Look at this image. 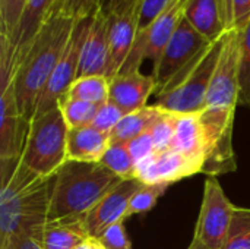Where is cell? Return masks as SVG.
<instances>
[{
    "label": "cell",
    "mask_w": 250,
    "mask_h": 249,
    "mask_svg": "<svg viewBox=\"0 0 250 249\" xmlns=\"http://www.w3.org/2000/svg\"><path fill=\"white\" fill-rule=\"evenodd\" d=\"M126 114L127 113L125 110H122L117 104H114L111 101H107V103L100 106L98 113H97V116H95L91 126H94L95 129L110 135L113 132V129L119 125V122Z\"/></svg>",
    "instance_id": "33"
},
{
    "label": "cell",
    "mask_w": 250,
    "mask_h": 249,
    "mask_svg": "<svg viewBox=\"0 0 250 249\" xmlns=\"http://www.w3.org/2000/svg\"><path fill=\"white\" fill-rule=\"evenodd\" d=\"M91 19H92V16L82 19V21H76L75 28L70 35V40L67 43V47H66L60 62L57 63L54 72L51 73L45 88L42 90V92L37 101L35 112H34L32 117L44 114V113L56 109L59 101L62 100V97L69 91L70 85L76 81L78 70H79L81 50H82L88 28L91 25Z\"/></svg>",
    "instance_id": "12"
},
{
    "label": "cell",
    "mask_w": 250,
    "mask_h": 249,
    "mask_svg": "<svg viewBox=\"0 0 250 249\" xmlns=\"http://www.w3.org/2000/svg\"><path fill=\"white\" fill-rule=\"evenodd\" d=\"M240 95V29L223 37L220 57L207 95L205 109L236 112ZM204 109V110H205Z\"/></svg>",
    "instance_id": "8"
},
{
    "label": "cell",
    "mask_w": 250,
    "mask_h": 249,
    "mask_svg": "<svg viewBox=\"0 0 250 249\" xmlns=\"http://www.w3.org/2000/svg\"><path fill=\"white\" fill-rule=\"evenodd\" d=\"M221 249H250V208L236 207Z\"/></svg>",
    "instance_id": "27"
},
{
    "label": "cell",
    "mask_w": 250,
    "mask_h": 249,
    "mask_svg": "<svg viewBox=\"0 0 250 249\" xmlns=\"http://www.w3.org/2000/svg\"><path fill=\"white\" fill-rule=\"evenodd\" d=\"M75 23L67 16L50 15L15 73L12 85L16 101L28 120L32 119L37 101L67 47Z\"/></svg>",
    "instance_id": "2"
},
{
    "label": "cell",
    "mask_w": 250,
    "mask_h": 249,
    "mask_svg": "<svg viewBox=\"0 0 250 249\" xmlns=\"http://www.w3.org/2000/svg\"><path fill=\"white\" fill-rule=\"evenodd\" d=\"M108 16V63L105 76L108 79L120 73L127 56L130 54L133 44L139 32V18H141V0L127 7L123 12L111 13Z\"/></svg>",
    "instance_id": "13"
},
{
    "label": "cell",
    "mask_w": 250,
    "mask_h": 249,
    "mask_svg": "<svg viewBox=\"0 0 250 249\" xmlns=\"http://www.w3.org/2000/svg\"><path fill=\"white\" fill-rule=\"evenodd\" d=\"M31 120L19 110L13 85L0 91V160L22 157Z\"/></svg>",
    "instance_id": "15"
},
{
    "label": "cell",
    "mask_w": 250,
    "mask_h": 249,
    "mask_svg": "<svg viewBox=\"0 0 250 249\" xmlns=\"http://www.w3.org/2000/svg\"><path fill=\"white\" fill-rule=\"evenodd\" d=\"M209 43L183 16L167 43L160 59L154 63L152 76L157 84L155 95L161 92Z\"/></svg>",
    "instance_id": "10"
},
{
    "label": "cell",
    "mask_w": 250,
    "mask_h": 249,
    "mask_svg": "<svg viewBox=\"0 0 250 249\" xmlns=\"http://www.w3.org/2000/svg\"><path fill=\"white\" fill-rule=\"evenodd\" d=\"M126 145H127V148H129V151L133 156V158H135L136 163H139L144 158H146V157H149V156H152V154L157 153L151 132H146L144 135H139L138 138L132 139Z\"/></svg>",
    "instance_id": "36"
},
{
    "label": "cell",
    "mask_w": 250,
    "mask_h": 249,
    "mask_svg": "<svg viewBox=\"0 0 250 249\" xmlns=\"http://www.w3.org/2000/svg\"><path fill=\"white\" fill-rule=\"evenodd\" d=\"M89 239L83 220L62 219L47 222L38 242L42 249H75Z\"/></svg>",
    "instance_id": "21"
},
{
    "label": "cell",
    "mask_w": 250,
    "mask_h": 249,
    "mask_svg": "<svg viewBox=\"0 0 250 249\" xmlns=\"http://www.w3.org/2000/svg\"><path fill=\"white\" fill-rule=\"evenodd\" d=\"M166 113V110L157 107L155 104L145 106L139 110L127 113L110 134L111 144H127L139 135L151 132L152 126Z\"/></svg>",
    "instance_id": "22"
},
{
    "label": "cell",
    "mask_w": 250,
    "mask_h": 249,
    "mask_svg": "<svg viewBox=\"0 0 250 249\" xmlns=\"http://www.w3.org/2000/svg\"><path fill=\"white\" fill-rule=\"evenodd\" d=\"M101 6V0H59L51 13L67 16L73 21H82L94 16Z\"/></svg>",
    "instance_id": "30"
},
{
    "label": "cell",
    "mask_w": 250,
    "mask_h": 249,
    "mask_svg": "<svg viewBox=\"0 0 250 249\" xmlns=\"http://www.w3.org/2000/svg\"><path fill=\"white\" fill-rule=\"evenodd\" d=\"M28 0H0V35L10 38L18 28Z\"/></svg>",
    "instance_id": "31"
},
{
    "label": "cell",
    "mask_w": 250,
    "mask_h": 249,
    "mask_svg": "<svg viewBox=\"0 0 250 249\" xmlns=\"http://www.w3.org/2000/svg\"><path fill=\"white\" fill-rule=\"evenodd\" d=\"M236 207L227 198L217 178L208 176L195 227V236L209 249H221L227 238Z\"/></svg>",
    "instance_id": "11"
},
{
    "label": "cell",
    "mask_w": 250,
    "mask_h": 249,
    "mask_svg": "<svg viewBox=\"0 0 250 249\" xmlns=\"http://www.w3.org/2000/svg\"><path fill=\"white\" fill-rule=\"evenodd\" d=\"M171 0H141V18H139V31L145 29L155 18L170 4Z\"/></svg>",
    "instance_id": "37"
},
{
    "label": "cell",
    "mask_w": 250,
    "mask_h": 249,
    "mask_svg": "<svg viewBox=\"0 0 250 249\" xmlns=\"http://www.w3.org/2000/svg\"><path fill=\"white\" fill-rule=\"evenodd\" d=\"M183 16L209 43L218 41L229 31L224 0H188Z\"/></svg>",
    "instance_id": "18"
},
{
    "label": "cell",
    "mask_w": 250,
    "mask_h": 249,
    "mask_svg": "<svg viewBox=\"0 0 250 249\" xmlns=\"http://www.w3.org/2000/svg\"><path fill=\"white\" fill-rule=\"evenodd\" d=\"M89 242H91V247H92V249H104L98 242H97V239H94V238H91L89 239Z\"/></svg>",
    "instance_id": "41"
},
{
    "label": "cell",
    "mask_w": 250,
    "mask_h": 249,
    "mask_svg": "<svg viewBox=\"0 0 250 249\" xmlns=\"http://www.w3.org/2000/svg\"><path fill=\"white\" fill-rule=\"evenodd\" d=\"M57 107L62 110L63 117H64L69 129L91 126L97 113H98V109H100V106H97V104L82 101V100H76V98H70L67 95L62 97Z\"/></svg>",
    "instance_id": "25"
},
{
    "label": "cell",
    "mask_w": 250,
    "mask_h": 249,
    "mask_svg": "<svg viewBox=\"0 0 250 249\" xmlns=\"http://www.w3.org/2000/svg\"><path fill=\"white\" fill-rule=\"evenodd\" d=\"M227 26L230 29H243L250 22V0H224Z\"/></svg>",
    "instance_id": "34"
},
{
    "label": "cell",
    "mask_w": 250,
    "mask_h": 249,
    "mask_svg": "<svg viewBox=\"0 0 250 249\" xmlns=\"http://www.w3.org/2000/svg\"><path fill=\"white\" fill-rule=\"evenodd\" d=\"M176 119L177 114L167 112L151 129L152 141L155 145L157 153H163L171 148L173 136H174V129H176Z\"/></svg>",
    "instance_id": "32"
},
{
    "label": "cell",
    "mask_w": 250,
    "mask_h": 249,
    "mask_svg": "<svg viewBox=\"0 0 250 249\" xmlns=\"http://www.w3.org/2000/svg\"><path fill=\"white\" fill-rule=\"evenodd\" d=\"M157 84L152 75L139 72L119 73L110 79L108 101L117 104L126 113H132L148 106L149 95L155 94Z\"/></svg>",
    "instance_id": "17"
},
{
    "label": "cell",
    "mask_w": 250,
    "mask_h": 249,
    "mask_svg": "<svg viewBox=\"0 0 250 249\" xmlns=\"http://www.w3.org/2000/svg\"><path fill=\"white\" fill-rule=\"evenodd\" d=\"M122 182L123 179L101 163L67 160L53 178L47 222L62 219L83 220Z\"/></svg>",
    "instance_id": "3"
},
{
    "label": "cell",
    "mask_w": 250,
    "mask_h": 249,
    "mask_svg": "<svg viewBox=\"0 0 250 249\" xmlns=\"http://www.w3.org/2000/svg\"><path fill=\"white\" fill-rule=\"evenodd\" d=\"M139 0H101V6L100 10L104 12L105 15H111V13H119L126 10L127 7L136 4Z\"/></svg>",
    "instance_id": "39"
},
{
    "label": "cell",
    "mask_w": 250,
    "mask_h": 249,
    "mask_svg": "<svg viewBox=\"0 0 250 249\" xmlns=\"http://www.w3.org/2000/svg\"><path fill=\"white\" fill-rule=\"evenodd\" d=\"M59 0H28L21 22L10 38L0 35V91L7 88L35 35Z\"/></svg>",
    "instance_id": "6"
},
{
    "label": "cell",
    "mask_w": 250,
    "mask_h": 249,
    "mask_svg": "<svg viewBox=\"0 0 250 249\" xmlns=\"http://www.w3.org/2000/svg\"><path fill=\"white\" fill-rule=\"evenodd\" d=\"M69 126L59 107L31 119L22 163L44 179H51L67 161Z\"/></svg>",
    "instance_id": "5"
},
{
    "label": "cell",
    "mask_w": 250,
    "mask_h": 249,
    "mask_svg": "<svg viewBox=\"0 0 250 249\" xmlns=\"http://www.w3.org/2000/svg\"><path fill=\"white\" fill-rule=\"evenodd\" d=\"M170 185L167 183H157V185H144L141 189L136 191V194L133 195V198L130 200L129 204V211L127 216H136V214H145L148 211H151L160 197H163L167 191Z\"/></svg>",
    "instance_id": "28"
},
{
    "label": "cell",
    "mask_w": 250,
    "mask_h": 249,
    "mask_svg": "<svg viewBox=\"0 0 250 249\" xmlns=\"http://www.w3.org/2000/svg\"><path fill=\"white\" fill-rule=\"evenodd\" d=\"M75 249H92V247H91V242L89 241H86V242H83L82 245H79L78 248Z\"/></svg>",
    "instance_id": "42"
},
{
    "label": "cell",
    "mask_w": 250,
    "mask_h": 249,
    "mask_svg": "<svg viewBox=\"0 0 250 249\" xmlns=\"http://www.w3.org/2000/svg\"><path fill=\"white\" fill-rule=\"evenodd\" d=\"M199 114L205 138L202 173L218 178L221 175L236 172L237 160L233 145L236 112L205 109Z\"/></svg>",
    "instance_id": "7"
},
{
    "label": "cell",
    "mask_w": 250,
    "mask_h": 249,
    "mask_svg": "<svg viewBox=\"0 0 250 249\" xmlns=\"http://www.w3.org/2000/svg\"><path fill=\"white\" fill-rule=\"evenodd\" d=\"M239 104L250 109V22L240 29V95Z\"/></svg>",
    "instance_id": "29"
},
{
    "label": "cell",
    "mask_w": 250,
    "mask_h": 249,
    "mask_svg": "<svg viewBox=\"0 0 250 249\" xmlns=\"http://www.w3.org/2000/svg\"><path fill=\"white\" fill-rule=\"evenodd\" d=\"M51 179L28 169L22 160H0V245L18 235L40 241L47 223Z\"/></svg>",
    "instance_id": "1"
},
{
    "label": "cell",
    "mask_w": 250,
    "mask_h": 249,
    "mask_svg": "<svg viewBox=\"0 0 250 249\" xmlns=\"http://www.w3.org/2000/svg\"><path fill=\"white\" fill-rule=\"evenodd\" d=\"M108 94L110 79L103 75H92L78 78L64 95L101 106L108 101Z\"/></svg>",
    "instance_id": "24"
},
{
    "label": "cell",
    "mask_w": 250,
    "mask_h": 249,
    "mask_svg": "<svg viewBox=\"0 0 250 249\" xmlns=\"http://www.w3.org/2000/svg\"><path fill=\"white\" fill-rule=\"evenodd\" d=\"M110 144V135L95 129L94 126L69 129L67 160L81 163H100Z\"/></svg>",
    "instance_id": "20"
},
{
    "label": "cell",
    "mask_w": 250,
    "mask_h": 249,
    "mask_svg": "<svg viewBox=\"0 0 250 249\" xmlns=\"http://www.w3.org/2000/svg\"><path fill=\"white\" fill-rule=\"evenodd\" d=\"M223 37L202 50L161 92L157 94L154 103L157 107L174 114H193L204 112L209 85L220 57Z\"/></svg>",
    "instance_id": "4"
},
{
    "label": "cell",
    "mask_w": 250,
    "mask_h": 249,
    "mask_svg": "<svg viewBox=\"0 0 250 249\" xmlns=\"http://www.w3.org/2000/svg\"><path fill=\"white\" fill-rule=\"evenodd\" d=\"M155 166L157 183L171 185L199 173V170L186 157L171 148L163 153H155Z\"/></svg>",
    "instance_id": "23"
},
{
    "label": "cell",
    "mask_w": 250,
    "mask_h": 249,
    "mask_svg": "<svg viewBox=\"0 0 250 249\" xmlns=\"http://www.w3.org/2000/svg\"><path fill=\"white\" fill-rule=\"evenodd\" d=\"M108 16L98 10L88 28L79 59V70L78 78L103 75L105 76L107 63H108ZM76 78V79H78Z\"/></svg>",
    "instance_id": "16"
},
{
    "label": "cell",
    "mask_w": 250,
    "mask_h": 249,
    "mask_svg": "<svg viewBox=\"0 0 250 249\" xmlns=\"http://www.w3.org/2000/svg\"><path fill=\"white\" fill-rule=\"evenodd\" d=\"M97 242L104 249H132V244L123 222L110 226L97 238Z\"/></svg>",
    "instance_id": "35"
},
{
    "label": "cell",
    "mask_w": 250,
    "mask_h": 249,
    "mask_svg": "<svg viewBox=\"0 0 250 249\" xmlns=\"http://www.w3.org/2000/svg\"><path fill=\"white\" fill-rule=\"evenodd\" d=\"M0 249H42L41 244L29 235H18L6 244H1Z\"/></svg>",
    "instance_id": "38"
},
{
    "label": "cell",
    "mask_w": 250,
    "mask_h": 249,
    "mask_svg": "<svg viewBox=\"0 0 250 249\" xmlns=\"http://www.w3.org/2000/svg\"><path fill=\"white\" fill-rule=\"evenodd\" d=\"M186 3L188 0H171L152 23L138 32L133 48L127 56L120 73L139 72L145 60H151L154 65L160 59L180 19L183 18Z\"/></svg>",
    "instance_id": "9"
},
{
    "label": "cell",
    "mask_w": 250,
    "mask_h": 249,
    "mask_svg": "<svg viewBox=\"0 0 250 249\" xmlns=\"http://www.w3.org/2000/svg\"><path fill=\"white\" fill-rule=\"evenodd\" d=\"M188 249H209L208 247H205L199 239H196V238H193L192 239V242H190V245H189V248Z\"/></svg>",
    "instance_id": "40"
},
{
    "label": "cell",
    "mask_w": 250,
    "mask_h": 249,
    "mask_svg": "<svg viewBox=\"0 0 250 249\" xmlns=\"http://www.w3.org/2000/svg\"><path fill=\"white\" fill-rule=\"evenodd\" d=\"M171 150L186 157L202 173L205 160V138L201 114H177Z\"/></svg>",
    "instance_id": "19"
},
{
    "label": "cell",
    "mask_w": 250,
    "mask_h": 249,
    "mask_svg": "<svg viewBox=\"0 0 250 249\" xmlns=\"http://www.w3.org/2000/svg\"><path fill=\"white\" fill-rule=\"evenodd\" d=\"M100 163L123 181L136 179V161L126 144H110Z\"/></svg>",
    "instance_id": "26"
},
{
    "label": "cell",
    "mask_w": 250,
    "mask_h": 249,
    "mask_svg": "<svg viewBox=\"0 0 250 249\" xmlns=\"http://www.w3.org/2000/svg\"><path fill=\"white\" fill-rule=\"evenodd\" d=\"M144 183L138 179L123 181L110 194H107L83 219V226L88 235L97 239L110 226L125 222L129 216V204L138 189Z\"/></svg>",
    "instance_id": "14"
}]
</instances>
